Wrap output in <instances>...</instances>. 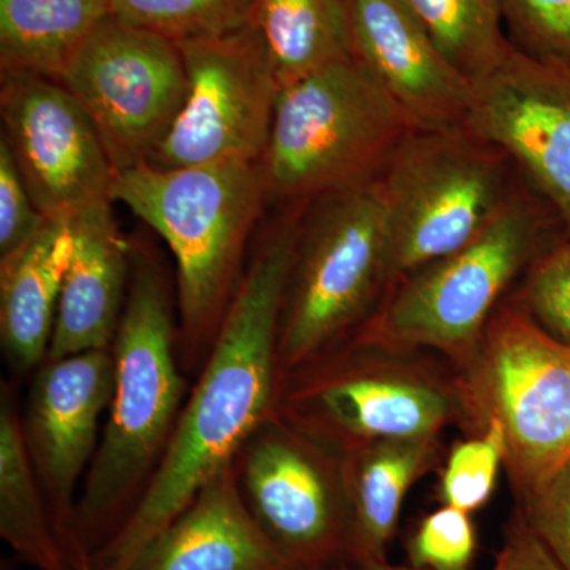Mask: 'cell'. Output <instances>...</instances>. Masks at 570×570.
Masks as SVG:
<instances>
[{
	"mask_svg": "<svg viewBox=\"0 0 570 570\" xmlns=\"http://www.w3.org/2000/svg\"><path fill=\"white\" fill-rule=\"evenodd\" d=\"M305 208L284 206L255 243L163 460L121 530L92 554L91 570H134L198 491L275 415L281 316Z\"/></svg>",
	"mask_w": 570,
	"mask_h": 570,
	"instance_id": "1",
	"label": "cell"
},
{
	"mask_svg": "<svg viewBox=\"0 0 570 570\" xmlns=\"http://www.w3.org/2000/svg\"><path fill=\"white\" fill-rule=\"evenodd\" d=\"M111 352L115 385L107 422L77 508L91 561L140 501L190 392L170 284L159 258L145 246L132 249L129 291Z\"/></svg>",
	"mask_w": 570,
	"mask_h": 570,
	"instance_id": "2",
	"label": "cell"
},
{
	"mask_svg": "<svg viewBox=\"0 0 570 570\" xmlns=\"http://www.w3.org/2000/svg\"><path fill=\"white\" fill-rule=\"evenodd\" d=\"M112 200L127 206L174 254L179 358L184 373L197 377L245 275L249 242L268 204L261 167L145 164L116 176Z\"/></svg>",
	"mask_w": 570,
	"mask_h": 570,
	"instance_id": "3",
	"label": "cell"
},
{
	"mask_svg": "<svg viewBox=\"0 0 570 570\" xmlns=\"http://www.w3.org/2000/svg\"><path fill=\"white\" fill-rule=\"evenodd\" d=\"M275 414L340 455L450 426L479 431L466 381L448 360L355 337L285 374Z\"/></svg>",
	"mask_w": 570,
	"mask_h": 570,
	"instance_id": "4",
	"label": "cell"
},
{
	"mask_svg": "<svg viewBox=\"0 0 570 570\" xmlns=\"http://www.w3.org/2000/svg\"><path fill=\"white\" fill-rule=\"evenodd\" d=\"M406 111L351 58L285 86L262 156L268 202L309 205L377 183L412 130Z\"/></svg>",
	"mask_w": 570,
	"mask_h": 570,
	"instance_id": "5",
	"label": "cell"
},
{
	"mask_svg": "<svg viewBox=\"0 0 570 570\" xmlns=\"http://www.w3.org/2000/svg\"><path fill=\"white\" fill-rule=\"evenodd\" d=\"M543 205L517 190L475 238L393 285L352 337L430 352L463 371L502 296L546 253Z\"/></svg>",
	"mask_w": 570,
	"mask_h": 570,
	"instance_id": "6",
	"label": "cell"
},
{
	"mask_svg": "<svg viewBox=\"0 0 570 570\" xmlns=\"http://www.w3.org/2000/svg\"><path fill=\"white\" fill-rule=\"evenodd\" d=\"M389 281L379 183L306 205L281 316V379L354 336L387 294Z\"/></svg>",
	"mask_w": 570,
	"mask_h": 570,
	"instance_id": "7",
	"label": "cell"
},
{
	"mask_svg": "<svg viewBox=\"0 0 570 570\" xmlns=\"http://www.w3.org/2000/svg\"><path fill=\"white\" fill-rule=\"evenodd\" d=\"M512 167L466 124L412 130L377 181L389 224V291L475 238L519 190Z\"/></svg>",
	"mask_w": 570,
	"mask_h": 570,
	"instance_id": "8",
	"label": "cell"
},
{
	"mask_svg": "<svg viewBox=\"0 0 570 570\" xmlns=\"http://www.w3.org/2000/svg\"><path fill=\"white\" fill-rule=\"evenodd\" d=\"M479 430L494 420L508 445L505 472L517 501L570 461V346L515 302L487 325L463 371Z\"/></svg>",
	"mask_w": 570,
	"mask_h": 570,
	"instance_id": "9",
	"label": "cell"
},
{
	"mask_svg": "<svg viewBox=\"0 0 570 570\" xmlns=\"http://www.w3.org/2000/svg\"><path fill=\"white\" fill-rule=\"evenodd\" d=\"M59 82L91 119L118 175L151 160L189 91L181 48L112 14Z\"/></svg>",
	"mask_w": 570,
	"mask_h": 570,
	"instance_id": "10",
	"label": "cell"
},
{
	"mask_svg": "<svg viewBox=\"0 0 570 570\" xmlns=\"http://www.w3.org/2000/svg\"><path fill=\"white\" fill-rule=\"evenodd\" d=\"M247 509L295 570L346 558L347 502L340 453L272 415L234 461Z\"/></svg>",
	"mask_w": 570,
	"mask_h": 570,
	"instance_id": "11",
	"label": "cell"
},
{
	"mask_svg": "<svg viewBox=\"0 0 570 570\" xmlns=\"http://www.w3.org/2000/svg\"><path fill=\"white\" fill-rule=\"evenodd\" d=\"M178 47L189 91L178 121L148 165L261 163L283 88L254 21L227 36Z\"/></svg>",
	"mask_w": 570,
	"mask_h": 570,
	"instance_id": "12",
	"label": "cell"
},
{
	"mask_svg": "<svg viewBox=\"0 0 570 570\" xmlns=\"http://www.w3.org/2000/svg\"><path fill=\"white\" fill-rule=\"evenodd\" d=\"M2 137L47 219L70 223L115 204L112 167L96 127L66 86L43 75L0 70Z\"/></svg>",
	"mask_w": 570,
	"mask_h": 570,
	"instance_id": "13",
	"label": "cell"
},
{
	"mask_svg": "<svg viewBox=\"0 0 570 570\" xmlns=\"http://www.w3.org/2000/svg\"><path fill=\"white\" fill-rule=\"evenodd\" d=\"M112 385L111 348L47 360L33 373L21 414L29 459L75 570H91L78 530V498L99 448Z\"/></svg>",
	"mask_w": 570,
	"mask_h": 570,
	"instance_id": "14",
	"label": "cell"
},
{
	"mask_svg": "<svg viewBox=\"0 0 570 570\" xmlns=\"http://www.w3.org/2000/svg\"><path fill=\"white\" fill-rule=\"evenodd\" d=\"M464 124L523 171L570 236V67L510 48L472 82Z\"/></svg>",
	"mask_w": 570,
	"mask_h": 570,
	"instance_id": "15",
	"label": "cell"
},
{
	"mask_svg": "<svg viewBox=\"0 0 570 570\" xmlns=\"http://www.w3.org/2000/svg\"><path fill=\"white\" fill-rule=\"evenodd\" d=\"M347 56L420 129L466 119L472 82L441 51L406 0H344Z\"/></svg>",
	"mask_w": 570,
	"mask_h": 570,
	"instance_id": "16",
	"label": "cell"
},
{
	"mask_svg": "<svg viewBox=\"0 0 570 570\" xmlns=\"http://www.w3.org/2000/svg\"><path fill=\"white\" fill-rule=\"evenodd\" d=\"M111 205L94 206L67 223L73 247L47 360L112 346L129 291L134 246L124 238Z\"/></svg>",
	"mask_w": 570,
	"mask_h": 570,
	"instance_id": "17",
	"label": "cell"
},
{
	"mask_svg": "<svg viewBox=\"0 0 570 570\" xmlns=\"http://www.w3.org/2000/svg\"><path fill=\"white\" fill-rule=\"evenodd\" d=\"M134 570H295L247 509L228 464L154 540Z\"/></svg>",
	"mask_w": 570,
	"mask_h": 570,
	"instance_id": "18",
	"label": "cell"
},
{
	"mask_svg": "<svg viewBox=\"0 0 570 570\" xmlns=\"http://www.w3.org/2000/svg\"><path fill=\"white\" fill-rule=\"evenodd\" d=\"M441 436L382 439L341 453L348 566L387 561L412 487L441 464Z\"/></svg>",
	"mask_w": 570,
	"mask_h": 570,
	"instance_id": "19",
	"label": "cell"
},
{
	"mask_svg": "<svg viewBox=\"0 0 570 570\" xmlns=\"http://www.w3.org/2000/svg\"><path fill=\"white\" fill-rule=\"evenodd\" d=\"M73 238L69 224L45 220L0 255V344L14 374L36 373L50 352Z\"/></svg>",
	"mask_w": 570,
	"mask_h": 570,
	"instance_id": "20",
	"label": "cell"
},
{
	"mask_svg": "<svg viewBox=\"0 0 570 570\" xmlns=\"http://www.w3.org/2000/svg\"><path fill=\"white\" fill-rule=\"evenodd\" d=\"M13 389L0 395V535L18 561L36 570H75L33 471Z\"/></svg>",
	"mask_w": 570,
	"mask_h": 570,
	"instance_id": "21",
	"label": "cell"
},
{
	"mask_svg": "<svg viewBox=\"0 0 570 570\" xmlns=\"http://www.w3.org/2000/svg\"><path fill=\"white\" fill-rule=\"evenodd\" d=\"M111 0H0V70L61 81Z\"/></svg>",
	"mask_w": 570,
	"mask_h": 570,
	"instance_id": "22",
	"label": "cell"
},
{
	"mask_svg": "<svg viewBox=\"0 0 570 570\" xmlns=\"http://www.w3.org/2000/svg\"><path fill=\"white\" fill-rule=\"evenodd\" d=\"M253 21L281 88L347 58L344 0H255Z\"/></svg>",
	"mask_w": 570,
	"mask_h": 570,
	"instance_id": "23",
	"label": "cell"
},
{
	"mask_svg": "<svg viewBox=\"0 0 570 570\" xmlns=\"http://www.w3.org/2000/svg\"><path fill=\"white\" fill-rule=\"evenodd\" d=\"M450 62L474 82L505 58L501 0H406Z\"/></svg>",
	"mask_w": 570,
	"mask_h": 570,
	"instance_id": "24",
	"label": "cell"
},
{
	"mask_svg": "<svg viewBox=\"0 0 570 570\" xmlns=\"http://www.w3.org/2000/svg\"><path fill=\"white\" fill-rule=\"evenodd\" d=\"M254 10L255 0H111L112 17L176 45L239 31Z\"/></svg>",
	"mask_w": 570,
	"mask_h": 570,
	"instance_id": "25",
	"label": "cell"
},
{
	"mask_svg": "<svg viewBox=\"0 0 570 570\" xmlns=\"http://www.w3.org/2000/svg\"><path fill=\"white\" fill-rule=\"evenodd\" d=\"M505 434L494 420L456 442L441 464L442 505L471 515L485 508L497 489L499 472L505 468Z\"/></svg>",
	"mask_w": 570,
	"mask_h": 570,
	"instance_id": "26",
	"label": "cell"
},
{
	"mask_svg": "<svg viewBox=\"0 0 570 570\" xmlns=\"http://www.w3.org/2000/svg\"><path fill=\"white\" fill-rule=\"evenodd\" d=\"M509 43L538 61L570 67V0H501Z\"/></svg>",
	"mask_w": 570,
	"mask_h": 570,
	"instance_id": "27",
	"label": "cell"
},
{
	"mask_svg": "<svg viewBox=\"0 0 570 570\" xmlns=\"http://www.w3.org/2000/svg\"><path fill=\"white\" fill-rule=\"evenodd\" d=\"M475 551L471 513L450 505L423 517L407 542L409 564L423 570H469Z\"/></svg>",
	"mask_w": 570,
	"mask_h": 570,
	"instance_id": "28",
	"label": "cell"
},
{
	"mask_svg": "<svg viewBox=\"0 0 570 570\" xmlns=\"http://www.w3.org/2000/svg\"><path fill=\"white\" fill-rule=\"evenodd\" d=\"M513 302L570 346V236L532 264Z\"/></svg>",
	"mask_w": 570,
	"mask_h": 570,
	"instance_id": "29",
	"label": "cell"
},
{
	"mask_svg": "<svg viewBox=\"0 0 570 570\" xmlns=\"http://www.w3.org/2000/svg\"><path fill=\"white\" fill-rule=\"evenodd\" d=\"M517 505L558 564L570 570V461Z\"/></svg>",
	"mask_w": 570,
	"mask_h": 570,
	"instance_id": "30",
	"label": "cell"
},
{
	"mask_svg": "<svg viewBox=\"0 0 570 570\" xmlns=\"http://www.w3.org/2000/svg\"><path fill=\"white\" fill-rule=\"evenodd\" d=\"M10 149L0 140V255L11 253L43 225Z\"/></svg>",
	"mask_w": 570,
	"mask_h": 570,
	"instance_id": "31",
	"label": "cell"
},
{
	"mask_svg": "<svg viewBox=\"0 0 570 570\" xmlns=\"http://www.w3.org/2000/svg\"><path fill=\"white\" fill-rule=\"evenodd\" d=\"M491 570H564L531 530L519 505L505 524L504 540Z\"/></svg>",
	"mask_w": 570,
	"mask_h": 570,
	"instance_id": "32",
	"label": "cell"
},
{
	"mask_svg": "<svg viewBox=\"0 0 570 570\" xmlns=\"http://www.w3.org/2000/svg\"><path fill=\"white\" fill-rule=\"evenodd\" d=\"M314 570H423L414 568V566H397L390 564L389 561L373 562V564L347 566V568H330V569H314Z\"/></svg>",
	"mask_w": 570,
	"mask_h": 570,
	"instance_id": "33",
	"label": "cell"
}]
</instances>
